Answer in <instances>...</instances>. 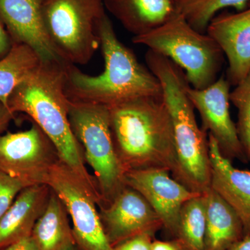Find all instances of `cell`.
<instances>
[{
	"label": "cell",
	"mask_w": 250,
	"mask_h": 250,
	"mask_svg": "<svg viewBox=\"0 0 250 250\" xmlns=\"http://www.w3.org/2000/svg\"><path fill=\"white\" fill-rule=\"evenodd\" d=\"M154 238L152 234L143 233L113 247V250H150Z\"/></svg>",
	"instance_id": "25"
},
{
	"label": "cell",
	"mask_w": 250,
	"mask_h": 250,
	"mask_svg": "<svg viewBox=\"0 0 250 250\" xmlns=\"http://www.w3.org/2000/svg\"><path fill=\"white\" fill-rule=\"evenodd\" d=\"M1 250H38L31 236L22 238Z\"/></svg>",
	"instance_id": "28"
},
{
	"label": "cell",
	"mask_w": 250,
	"mask_h": 250,
	"mask_svg": "<svg viewBox=\"0 0 250 250\" xmlns=\"http://www.w3.org/2000/svg\"><path fill=\"white\" fill-rule=\"evenodd\" d=\"M132 42L172 61L185 72L195 89L213 84L225 62V54L216 41L207 33L195 30L177 11L160 27L134 36Z\"/></svg>",
	"instance_id": "5"
},
{
	"label": "cell",
	"mask_w": 250,
	"mask_h": 250,
	"mask_svg": "<svg viewBox=\"0 0 250 250\" xmlns=\"http://www.w3.org/2000/svg\"><path fill=\"white\" fill-rule=\"evenodd\" d=\"M98 36L104 70L91 76L66 64L65 92L70 102L111 107L143 97L162 96L159 79L120 41L106 14L99 23Z\"/></svg>",
	"instance_id": "2"
},
{
	"label": "cell",
	"mask_w": 250,
	"mask_h": 250,
	"mask_svg": "<svg viewBox=\"0 0 250 250\" xmlns=\"http://www.w3.org/2000/svg\"><path fill=\"white\" fill-rule=\"evenodd\" d=\"M108 108L113 145L126 172L155 168L172 173L176 166L173 125L163 95Z\"/></svg>",
	"instance_id": "3"
},
{
	"label": "cell",
	"mask_w": 250,
	"mask_h": 250,
	"mask_svg": "<svg viewBox=\"0 0 250 250\" xmlns=\"http://www.w3.org/2000/svg\"><path fill=\"white\" fill-rule=\"evenodd\" d=\"M46 185L66 207L74 239L81 250H113L104 231L98 199L79 176L59 161L51 170Z\"/></svg>",
	"instance_id": "8"
},
{
	"label": "cell",
	"mask_w": 250,
	"mask_h": 250,
	"mask_svg": "<svg viewBox=\"0 0 250 250\" xmlns=\"http://www.w3.org/2000/svg\"><path fill=\"white\" fill-rule=\"evenodd\" d=\"M69 121L83 148L85 163L93 170L101 197L100 207L109 205L126 187V172L113 145L108 108L70 101Z\"/></svg>",
	"instance_id": "7"
},
{
	"label": "cell",
	"mask_w": 250,
	"mask_h": 250,
	"mask_svg": "<svg viewBox=\"0 0 250 250\" xmlns=\"http://www.w3.org/2000/svg\"><path fill=\"white\" fill-rule=\"evenodd\" d=\"M211 179L210 188L234 210L241 219L245 237L250 236V170H241L220 152L208 135Z\"/></svg>",
	"instance_id": "15"
},
{
	"label": "cell",
	"mask_w": 250,
	"mask_h": 250,
	"mask_svg": "<svg viewBox=\"0 0 250 250\" xmlns=\"http://www.w3.org/2000/svg\"><path fill=\"white\" fill-rule=\"evenodd\" d=\"M14 114L9 106L0 100V136L7 129L10 123L14 118Z\"/></svg>",
	"instance_id": "27"
},
{
	"label": "cell",
	"mask_w": 250,
	"mask_h": 250,
	"mask_svg": "<svg viewBox=\"0 0 250 250\" xmlns=\"http://www.w3.org/2000/svg\"><path fill=\"white\" fill-rule=\"evenodd\" d=\"M13 46V42L4 24L0 20V59L5 57Z\"/></svg>",
	"instance_id": "26"
},
{
	"label": "cell",
	"mask_w": 250,
	"mask_h": 250,
	"mask_svg": "<svg viewBox=\"0 0 250 250\" xmlns=\"http://www.w3.org/2000/svg\"><path fill=\"white\" fill-rule=\"evenodd\" d=\"M24 188L26 187L22 182L0 170V219Z\"/></svg>",
	"instance_id": "24"
},
{
	"label": "cell",
	"mask_w": 250,
	"mask_h": 250,
	"mask_svg": "<svg viewBox=\"0 0 250 250\" xmlns=\"http://www.w3.org/2000/svg\"><path fill=\"white\" fill-rule=\"evenodd\" d=\"M46 184L23 188L0 219V250L31 236L34 225L43 213L51 195Z\"/></svg>",
	"instance_id": "16"
},
{
	"label": "cell",
	"mask_w": 250,
	"mask_h": 250,
	"mask_svg": "<svg viewBox=\"0 0 250 250\" xmlns=\"http://www.w3.org/2000/svg\"><path fill=\"white\" fill-rule=\"evenodd\" d=\"M228 250H250V236L245 237Z\"/></svg>",
	"instance_id": "30"
},
{
	"label": "cell",
	"mask_w": 250,
	"mask_h": 250,
	"mask_svg": "<svg viewBox=\"0 0 250 250\" xmlns=\"http://www.w3.org/2000/svg\"><path fill=\"white\" fill-rule=\"evenodd\" d=\"M230 102L238 111L237 134L247 160L250 161V71L230 92Z\"/></svg>",
	"instance_id": "23"
},
{
	"label": "cell",
	"mask_w": 250,
	"mask_h": 250,
	"mask_svg": "<svg viewBox=\"0 0 250 250\" xmlns=\"http://www.w3.org/2000/svg\"><path fill=\"white\" fill-rule=\"evenodd\" d=\"M43 0H0V20L13 44H24L39 54L42 62L67 63L59 57L42 24Z\"/></svg>",
	"instance_id": "14"
},
{
	"label": "cell",
	"mask_w": 250,
	"mask_h": 250,
	"mask_svg": "<svg viewBox=\"0 0 250 250\" xmlns=\"http://www.w3.org/2000/svg\"><path fill=\"white\" fill-rule=\"evenodd\" d=\"M202 194L206 212L205 250H228L244 238L241 219L211 188Z\"/></svg>",
	"instance_id": "18"
},
{
	"label": "cell",
	"mask_w": 250,
	"mask_h": 250,
	"mask_svg": "<svg viewBox=\"0 0 250 250\" xmlns=\"http://www.w3.org/2000/svg\"><path fill=\"white\" fill-rule=\"evenodd\" d=\"M104 231L112 247L133 237L156 233L164 228L159 215L144 197L126 186L113 201L99 207Z\"/></svg>",
	"instance_id": "11"
},
{
	"label": "cell",
	"mask_w": 250,
	"mask_h": 250,
	"mask_svg": "<svg viewBox=\"0 0 250 250\" xmlns=\"http://www.w3.org/2000/svg\"><path fill=\"white\" fill-rule=\"evenodd\" d=\"M67 63L41 62L40 66L16 87L8 105L14 113L30 117L57 148L61 161L83 181L102 205L93 174L88 172L83 148L72 132L69 121L70 100L65 92Z\"/></svg>",
	"instance_id": "1"
},
{
	"label": "cell",
	"mask_w": 250,
	"mask_h": 250,
	"mask_svg": "<svg viewBox=\"0 0 250 250\" xmlns=\"http://www.w3.org/2000/svg\"><path fill=\"white\" fill-rule=\"evenodd\" d=\"M59 161L53 143L34 122L25 131L0 136V170L26 187L46 184Z\"/></svg>",
	"instance_id": "9"
},
{
	"label": "cell",
	"mask_w": 250,
	"mask_h": 250,
	"mask_svg": "<svg viewBox=\"0 0 250 250\" xmlns=\"http://www.w3.org/2000/svg\"><path fill=\"white\" fill-rule=\"evenodd\" d=\"M206 33L223 50L228 62L227 80L236 86L250 71V0L241 11L217 14Z\"/></svg>",
	"instance_id": "13"
},
{
	"label": "cell",
	"mask_w": 250,
	"mask_h": 250,
	"mask_svg": "<svg viewBox=\"0 0 250 250\" xmlns=\"http://www.w3.org/2000/svg\"><path fill=\"white\" fill-rule=\"evenodd\" d=\"M164 169L131 170L126 173V186L139 192L155 210L164 228L175 238L184 204L200 194L192 192Z\"/></svg>",
	"instance_id": "12"
},
{
	"label": "cell",
	"mask_w": 250,
	"mask_h": 250,
	"mask_svg": "<svg viewBox=\"0 0 250 250\" xmlns=\"http://www.w3.org/2000/svg\"><path fill=\"white\" fill-rule=\"evenodd\" d=\"M68 217L63 202L52 190L47 207L31 235L38 250H59L75 241Z\"/></svg>",
	"instance_id": "19"
},
{
	"label": "cell",
	"mask_w": 250,
	"mask_h": 250,
	"mask_svg": "<svg viewBox=\"0 0 250 250\" xmlns=\"http://www.w3.org/2000/svg\"><path fill=\"white\" fill-rule=\"evenodd\" d=\"M176 11L182 14L195 30L206 33L210 21L228 8L236 11L246 8L250 0H173Z\"/></svg>",
	"instance_id": "22"
},
{
	"label": "cell",
	"mask_w": 250,
	"mask_h": 250,
	"mask_svg": "<svg viewBox=\"0 0 250 250\" xmlns=\"http://www.w3.org/2000/svg\"><path fill=\"white\" fill-rule=\"evenodd\" d=\"M150 250H182L178 241L173 238L172 241H158L154 240Z\"/></svg>",
	"instance_id": "29"
},
{
	"label": "cell",
	"mask_w": 250,
	"mask_h": 250,
	"mask_svg": "<svg viewBox=\"0 0 250 250\" xmlns=\"http://www.w3.org/2000/svg\"><path fill=\"white\" fill-rule=\"evenodd\" d=\"M146 64L160 82L163 98L173 125L176 166L172 176L188 189L202 194L210 187L208 134L197 124L188 96L185 72L167 57L148 49Z\"/></svg>",
	"instance_id": "4"
},
{
	"label": "cell",
	"mask_w": 250,
	"mask_h": 250,
	"mask_svg": "<svg viewBox=\"0 0 250 250\" xmlns=\"http://www.w3.org/2000/svg\"><path fill=\"white\" fill-rule=\"evenodd\" d=\"M231 86L222 75L205 89H195L189 85L187 94L201 117L202 129L215 140L222 154L229 160L248 163L230 114Z\"/></svg>",
	"instance_id": "10"
},
{
	"label": "cell",
	"mask_w": 250,
	"mask_h": 250,
	"mask_svg": "<svg viewBox=\"0 0 250 250\" xmlns=\"http://www.w3.org/2000/svg\"><path fill=\"white\" fill-rule=\"evenodd\" d=\"M41 13L46 35L61 59L88 63L100 46L98 25L106 14L104 0H43Z\"/></svg>",
	"instance_id": "6"
},
{
	"label": "cell",
	"mask_w": 250,
	"mask_h": 250,
	"mask_svg": "<svg viewBox=\"0 0 250 250\" xmlns=\"http://www.w3.org/2000/svg\"><path fill=\"white\" fill-rule=\"evenodd\" d=\"M42 62L39 54L24 44H13L9 53L0 59V100L6 106L11 93Z\"/></svg>",
	"instance_id": "20"
},
{
	"label": "cell",
	"mask_w": 250,
	"mask_h": 250,
	"mask_svg": "<svg viewBox=\"0 0 250 250\" xmlns=\"http://www.w3.org/2000/svg\"><path fill=\"white\" fill-rule=\"evenodd\" d=\"M59 250H81L80 248L77 246L76 243L75 241L70 242V243H67V244L65 245L62 247V249Z\"/></svg>",
	"instance_id": "31"
},
{
	"label": "cell",
	"mask_w": 250,
	"mask_h": 250,
	"mask_svg": "<svg viewBox=\"0 0 250 250\" xmlns=\"http://www.w3.org/2000/svg\"><path fill=\"white\" fill-rule=\"evenodd\" d=\"M104 4L134 36L160 27L177 11L173 0H104Z\"/></svg>",
	"instance_id": "17"
},
{
	"label": "cell",
	"mask_w": 250,
	"mask_h": 250,
	"mask_svg": "<svg viewBox=\"0 0 250 250\" xmlns=\"http://www.w3.org/2000/svg\"><path fill=\"white\" fill-rule=\"evenodd\" d=\"M206 212L203 194L188 200L179 215L175 239L182 250H205Z\"/></svg>",
	"instance_id": "21"
}]
</instances>
